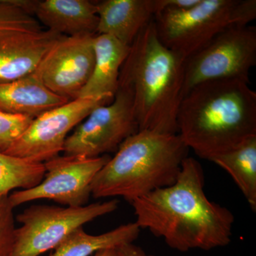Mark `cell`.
<instances>
[{
    "mask_svg": "<svg viewBox=\"0 0 256 256\" xmlns=\"http://www.w3.org/2000/svg\"><path fill=\"white\" fill-rule=\"evenodd\" d=\"M95 64L92 76L78 98L112 100L119 86L120 74L130 47L114 37L96 34L94 38Z\"/></svg>",
    "mask_w": 256,
    "mask_h": 256,
    "instance_id": "15",
    "label": "cell"
},
{
    "mask_svg": "<svg viewBox=\"0 0 256 256\" xmlns=\"http://www.w3.org/2000/svg\"><path fill=\"white\" fill-rule=\"evenodd\" d=\"M64 36L50 30L0 31V82L34 73L47 52Z\"/></svg>",
    "mask_w": 256,
    "mask_h": 256,
    "instance_id": "12",
    "label": "cell"
},
{
    "mask_svg": "<svg viewBox=\"0 0 256 256\" xmlns=\"http://www.w3.org/2000/svg\"><path fill=\"white\" fill-rule=\"evenodd\" d=\"M256 18V0H200L191 8L162 10L153 21L162 43L186 60L220 32Z\"/></svg>",
    "mask_w": 256,
    "mask_h": 256,
    "instance_id": "5",
    "label": "cell"
},
{
    "mask_svg": "<svg viewBox=\"0 0 256 256\" xmlns=\"http://www.w3.org/2000/svg\"><path fill=\"white\" fill-rule=\"evenodd\" d=\"M110 159L105 156L86 158L57 156L44 163V178L34 188L12 192L10 202L14 207L38 200H50L66 207L86 206L92 196L96 175Z\"/></svg>",
    "mask_w": 256,
    "mask_h": 256,
    "instance_id": "9",
    "label": "cell"
},
{
    "mask_svg": "<svg viewBox=\"0 0 256 256\" xmlns=\"http://www.w3.org/2000/svg\"><path fill=\"white\" fill-rule=\"evenodd\" d=\"M9 195L0 197V256H12L14 247V207Z\"/></svg>",
    "mask_w": 256,
    "mask_h": 256,
    "instance_id": "22",
    "label": "cell"
},
{
    "mask_svg": "<svg viewBox=\"0 0 256 256\" xmlns=\"http://www.w3.org/2000/svg\"><path fill=\"white\" fill-rule=\"evenodd\" d=\"M188 148L178 134L142 130L130 136L92 184L94 198L134 200L176 181Z\"/></svg>",
    "mask_w": 256,
    "mask_h": 256,
    "instance_id": "4",
    "label": "cell"
},
{
    "mask_svg": "<svg viewBox=\"0 0 256 256\" xmlns=\"http://www.w3.org/2000/svg\"><path fill=\"white\" fill-rule=\"evenodd\" d=\"M94 256H118L116 248H108L99 250L94 254Z\"/></svg>",
    "mask_w": 256,
    "mask_h": 256,
    "instance_id": "24",
    "label": "cell"
},
{
    "mask_svg": "<svg viewBox=\"0 0 256 256\" xmlns=\"http://www.w3.org/2000/svg\"><path fill=\"white\" fill-rule=\"evenodd\" d=\"M178 134L202 159L212 158L256 136V92L238 79L192 88L178 109Z\"/></svg>",
    "mask_w": 256,
    "mask_h": 256,
    "instance_id": "2",
    "label": "cell"
},
{
    "mask_svg": "<svg viewBox=\"0 0 256 256\" xmlns=\"http://www.w3.org/2000/svg\"><path fill=\"white\" fill-rule=\"evenodd\" d=\"M6 30L40 32L43 28L36 18L15 4L12 0H0V31Z\"/></svg>",
    "mask_w": 256,
    "mask_h": 256,
    "instance_id": "20",
    "label": "cell"
},
{
    "mask_svg": "<svg viewBox=\"0 0 256 256\" xmlns=\"http://www.w3.org/2000/svg\"><path fill=\"white\" fill-rule=\"evenodd\" d=\"M97 34L109 35L130 46L158 12L156 0H104L96 2Z\"/></svg>",
    "mask_w": 256,
    "mask_h": 256,
    "instance_id": "13",
    "label": "cell"
},
{
    "mask_svg": "<svg viewBox=\"0 0 256 256\" xmlns=\"http://www.w3.org/2000/svg\"><path fill=\"white\" fill-rule=\"evenodd\" d=\"M204 184L202 164L188 156L174 184L131 203L136 224L180 252L226 246L232 242L234 216L207 198Z\"/></svg>",
    "mask_w": 256,
    "mask_h": 256,
    "instance_id": "1",
    "label": "cell"
},
{
    "mask_svg": "<svg viewBox=\"0 0 256 256\" xmlns=\"http://www.w3.org/2000/svg\"><path fill=\"white\" fill-rule=\"evenodd\" d=\"M68 101L48 90L34 73L12 82H0V112L34 119Z\"/></svg>",
    "mask_w": 256,
    "mask_h": 256,
    "instance_id": "16",
    "label": "cell"
},
{
    "mask_svg": "<svg viewBox=\"0 0 256 256\" xmlns=\"http://www.w3.org/2000/svg\"><path fill=\"white\" fill-rule=\"evenodd\" d=\"M33 15L47 30L64 36L96 35L97 32L96 3L89 0L35 1Z\"/></svg>",
    "mask_w": 256,
    "mask_h": 256,
    "instance_id": "14",
    "label": "cell"
},
{
    "mask_svg": "<svg viewBox=\"0 0 256 256\" xmlns=\"http://www.w3.org/2000/svg\"><path fill=\"white\" fill-rule=\"evenodd\" d=\"M118 256H156L146 254L142 248L132 244H126L116 248Z\"/></svg>",
    "mask_w": 256,
    "mask_h": 256,
    "instance_id": "23",
    "label": "cell"
},
{
    "mask_svg": "<svg viewBox=\"0 0 256 256\" xmlns=\"http://www.w3.org/2000/svg\"><path fill=\"white\" fill-rule=\"evenodd\" d=\"M226 171L242 192L252 212L256 210V136L212 158Z\"/></svg>",
    "mask_w": 256,
    "mask_h": 256,
    "instance_id": "18",
    "label": "cell"
},
{
    "mask_svg": "<svg viewBox=\"0 0 256 256\" xmlns=\"http://www.w3.org/2000/svg\"><path fill=\"white\" fill-rule=\"evenodd\" d=\"M139 131L130 88L119 82L109 104L99 106L80 122L64 144L66 156L97 158L117 151L119 146Z\"/></svg>",
    "mask_w": 256,
    "mask_h": 256,
    "instance_id": "8",
    "label": "cell"
},
{
    "mask_svg": "<svg viewBox=\"0 0 256 256\" xmlns=\"http://www.w3.org/2000/svg\"><path fill=\"white\" fill-rule=\"evenodd\" d=\"M111 101L106 98H77L44 112L33 120L6 154L37 163L53 159L64 152L68 132L96 107Z\"/></svg>",
    "mask_w": 256,
    "mask_h": 256,
    "instance_id": "10",
    "label": "cell"
},
{
    "mask_svg": "<svg viewBox=\"0 0 256 256\" xmlns=\"http://www.w3.org/2000/svg\"><path fill=\"white\" fill-rule=\"evenodd\" d=\"M256 65L255 26L226 28L185 60V95L198 84L212 80L250 82V72Z\"/></svg>",
    "mask_w": 256,
    "mask_h": 256,
    "instance_id": "7",
    "label": "cell"
},
{
    "mask_svg": "<svg viewBox=\"0 0 256 256\" xmlns=\"http://www.w3.org/2000/svg\"><path fill=\"white\" fill-rule=\"evenodd\" d=\"M118 203L114 198L80 207L32 205L16 216L22 226L15 229L12 256H40L54 250L76 229L114 212Z\"/></svg>",
    "mask_w": 256,
    "mask_h": 256,
    "instance_id": "6",
    "label": "cell"
},
{
    "mask_svg": "<svg viewBox=\"0 0 256 256\" xmlns=\"http://www.w3.org/2000/svg\"><path fill=\"white\" fill-rule=\"evenodd\" d=\"M185 60L158 38L153 20L130 47L119 82L130 88L139 130L178 134L185 96Z\"/></svg>",
    "mask_w": 256,
    "mask_h": 256,
    "instance_id": "3",
    "label": "cell"
},
{
    "mask_svg": "<svg viewBox=\"0 0 256 256\" xmlns=\"http://www.w3.org/2000/svg\"><path fill=\"white\" fill-rule=\"evenodd\" d=\"M44 163L8 156L0 152V197L18 188L28 190L37 186L44 178Z\"/></svg>",
    "mask_w": 256,
    "mask_h": 256,
    "instance_id": "19",
    "label": "cell"
},
{
    "mask_svg": "<svg viewBox=\"0 0 256 256\" xmlns=\"http://www.w3.org/2000/svg\"><path fill=\"white\" fill-rule=\"evenodd\" d=\"M140 233V228L136 222L120 226L100 235H90L84 230V227H79L69 234L50 256H90L104 249L132 244L139 237Z\"/></svg>",
    "mask_w": 256,
    "mask_h": 256,
    "instance_id": "17",
    "label": "cell"
},
{
    "mask_svg": "<svg viewBox=\"0 0 256 256\" xmlns=\"http://www.w3.org/2000/svg\"><path fill=\"white\" fill-rule=\"evenodd\" d=\"M94 36H64L47 52L34 73L50 92L68 100L78 98L94 70Z\"/></svg>",
    "mask_w": 256,
    "mask_h": 256,
    "instance_id": "11",
    "label": "cell"
},
{
    "mask_svg": "<svg viewBox=\"0 0 256 256\" xmlns=\"http://www.w3.org/2000/svg\"><path fill=\"white\" fill-rule=\"evenodd\" d=\"M33 120L28 116L0 112V152L6 154Z\"/></svg>",
    "mask_w": 256,
    "mask_h": 256,
    "instance_id": "21",
    "label": "cell"
}]
</instances>
